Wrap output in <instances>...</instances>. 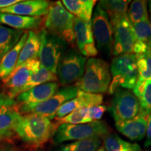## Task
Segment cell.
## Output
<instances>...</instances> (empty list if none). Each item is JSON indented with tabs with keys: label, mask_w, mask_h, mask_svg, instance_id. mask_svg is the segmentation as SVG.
Segmentation results:
<instances>
[{
	"label": "cell",
	"mask_w": 151,
	"mask_h": 151,
	"mask_svg": "<svg viewBox=\"0 0 151 151\" xmlns=\"http://www.w3.org/2000/svg\"><path fill=\"white\" fill-rule=\"evenodd\" d=\"M57 126L50 119L35 113L20 114L15 133L22 141L32 147H39L52 137Z\"/></svg>",
	"instance_id": "1"
},
{
	"label": "cell",
	"mask_w": 151,
	"mask_h": 151,
	"mask_svg": "<svg viewBox=\"0 0 151 151\" xmlns=\"http://www.w3.org/2000/svg\"><path fill=\"white\" fill-rule=\"evenodd\" d=\"M74 19L75 16L66 9L61 1L50 2L45 18V30L50 35L62 39L73 48L76 43Z\"/></svg>",
	"instance_id": "2"
},
{
	"label": "cell",
	"mask_w": 151,
	"mask_h": 151,
	"mask_svg": "<svg viewBox=\"0 0 151 151\" xmlns=\"http://www.w3.org/2000/svg\"><path fill=\"white\" fill-rule=\"evenodd\" d=\"M111 76L109 65L105 60L90 58L86 62L83 75L76 83L81 91L93 94L108 92Z\"/></svg>",
	"instance_id": "3"
},
{
	"label": "cell",
	"mask_w": 151,
	"mask_h": 151,
	"mask_svg": "<svg viewBox=\"0 0 151 151\" xmlns=\"http://www.w3.org/2000/svg\"><path fill=\"white\" fill-rule=\"evenodd\" d=\"M111 81L108 92L113 94L118 88L133 90L137 84L139 73L137 57L134 54H124L116 56L111 62Z\"/></svg>",
	"instance_id": "4"
},
{
	"label": "cell",
	"mask_w": 151,
	"mask_h": 151,
	"mask_svg": "<svg viewBox=\"0 0 151 151\" xmlns=\"http://www.w3.org/2000/svg\"><path fill=\"white\" fill-rule=\"evenodd\" d=\"M110 133L107 124L100 120L78 124H61L57 127L52 139L55 143H62L92 137L104 138Z\"/></svg>",
	"instance_id": "5"
},
{
	"label": "cell",
	"mask_w": 151,
	"mask_h": 151,
	"mask_svg": "<svg viewBox=\"0 0 151 151\" xmlns=\"http://www.w3.org/2000/svg\"><path fill=\"white\" fill-rule=\"evenodd\" d=\"M78 91L75 86H64L46 101L34 104H19L16 107L20 114L35 113L46 117L51 120L55 118L57 111L60 106L76 97Z\"/></svg>",
	"instance_id": "6"
},
{
	"label": "cell",
	"mask_w": 151,
	"mask_h": 151,
	"mask_svg": "<svg viewBox=\"0 0 151 151\" xmlns=\"http://www.w3.org/2000/svg\"><path fill=\"white\" fill-rule=\"evenodd\" d=\"M41 46L39 59L41 66L56 74L60 62L67 50V43L60 38L41 30Z\"/></svg>",
	"instance_id": "7"
},
{
	"label": "cell",
	"mask_w": 151,
	"mask_h": 151,
	"mask_svg": "<svg viewBox=\"0 0 151 151\" xmlns=\"http://www.w3.org/2000/svg\"><path fill=\"white\" fill-rule=\"evenodd\" d=\"M86 58L75 48H69L65 52L57 69V77L60 85L69 86L76 83L83 75Z\"/></svg>",
	"instance_id": "8"
},
{
	"label": "cell",
	"mask_w": 151,
	"mask_h": 151,
	"mask_svg": "<svg viewBox=\"0 0 151 151\" xmlns=\"http://www.w3.org/2000/svg\"><path fill=\"white\" fill-rule=\"evenodd\" d=\"M113 94L109 111L115 122L127 121L137 116L140 110V104L133 92L119 88Z\"/></svg>",
	"instance_id": "9"
},
{
	"label": "cell",
	"mask_w": 151,
	"mask_h": 151,
	"mask_svg": "<svg viewBox=\"0 0 151 151\" xmlns=\"http://www.w3.org/2000/svg\"><path fill=\"white\" fill-rule=\"evenodd\" d=\"M92 15V29L97 50L110 55L113 52V29L109 17L99 4Z\"/></svg>",
	"instance_id": "10"
},
{
	"label": "cell",
	"mask_w": 151,
	"mask_h": 151,
	"mask_svg": "<svg viewBox=\"0 0 151 151\" xmlns=\"http://www.w3.org/2000/svg\"><path fill=\"white\" fill-rule=\"evenodd\" d=\"M138 40L127 15L124 16L113 27V52L114 56L134 54Z\"/></svg>",
	"instance_id": "11"
},
{
	"label": "cell",
	"mask_w": 151,
	"mask_h": 151,
	"mask_svg": "<svg viewBox=\"0 0 151 151\" xmlns=\"http://www.w3.org/2000/svg\"><path fill=\"white\" fill-rule=\"evenodd\" d=\"M73 30L75 43L81 54L86 58H94L97 56L98 50L92 33L91 21H84L75 17Z\"/></svg>",
	"instance_id": "12"
},
{
	"label": "cell",
	"mask_w": 151,
	"mask_h": 151,
	"mask_svg": "<svg viewBox=\"0 0 151 151\" xmlns=\"http://www.w3.org/2000/svg\"><path fill=\"white\" fill-rule=\"evenodd\" d=\"M41 66L39 59H32L15 69L7 78L3 80L5 86L9 89V94L23 87L31 77L39 70Z\"/></svg>",
	"instance_id": "13"
},
{
	"label": "cell",
	"mask_w": 151,
	"mask_h": 151,
	"mask_svg": "<svg viewBox=\"0 0 151 151\" xmlns=\"http://www.w3.org/2000/svg\"><path fill=\"white\" fill-rule=\"evenodd\" d=\"M103 102V96L101 94H93L78 90L76 97L69 100L60 106L57 111L55 119H61L73 111L79 109L90 108L101 105Z\"/></svg>",
	"instance_id": "14"
},
{
	"label": "cell",
	"mask_w": 151,
	"mask_h": 151,
	"mask_svg": "<svg viewBox=\"0 0 151 151\" xmlns=\"http://www.w3.org/2000/svg\"><path fill=\"white\" fill-rule=\"evenodd\" d=\"M148 113L140 109L137 116L132 120L116 122V129L130 140L135 141L142 140L146 133Z\"/></svg>",
	"instance_id": "15"
},
{
	"label": "cell",
	"mask_w": 151,
	"mask_h": 151,
	"mask_svg": "<svg viewBox=\"0 0 151 151\" xmlns=\"http://www.w3.org/2000/svg\"><path fill=\"white\" fill-rule=\"evenodd\" d=\"M50 2L46 0H26L0 9L1 14H9L29 17H41L46 15Z\"/></svg>",
	"instance_id": "16"
},
{
	"label": "cell",
	"mask_w": 151,
	"mask_h": 151,
	"mask_svg": "<svg viewBox=\"0 0 151 151\" xmlns=\"http://www.w3.org/2000/svg\"><path fill=\"white\" fill-rule=\"evenodd\" d=\"M58 82H50L32 88L16 97L19 104H34L46 101L59 90Z\"/></svg>",
	"instance_id": "17"
},
{
	"label": "cell",
	"mask_w": 151,
	"mask_h": 151,
	"mask_svg": "<svg viewBox=\"0 0 151 151\" xmlns=\"http://www.w3.org/2000/svg\"><path fill=\"white\" fill-rule=\"evenodd\" d=\"M20 116L16 106H0V141L10 139L16 134L15 127Z\"/></svg>",
	"instance_id": "18"
},
{
	"label": "cell",
	"mask_w": 151,
	"mask_h": 151,
	"mask_svg": "<svg viewBox=\"0 0 151 151\" xmlns=\"http://www.w3.org/2000/svg\"><path fill=\"white\" fill-rule=\"evenodd\" d=\"M43 22V18L41 17H29L0 13V23L15 29H37L41 27Z\"/></svg>",
	"instance_id": "19"
},
{
	"label": "cell",
	"mask_w": 151,
	"mask_h": 151,
	"mask_svg": "<svg viewBox=\"0 0 151 151\" xmlns=\"http://www.w3.org/2000/svg\"><path fill=\"white\" fill-rule=\"evenodd\" d=\"M27 36V32H24L16 46L3 57L0 62V79L4 80L7 78L15 69L20 51L25 43Z\"/></svg>",
	"instance_id": "20"
},
{
	"label": "cell",
	"mask_w": 151,
	"mask_h": 151,
	"mask_svg": "<svg viewBox=\"0 0 151 151\" xmlns=\"http://www.w3.org/2000/svg\"><path fill=\"white\" fill-rule=\"evenodd\" d=\"M41 46V32L29 31L23 47H22L16 68L18 67L29 60L38 59Z\"/></svg>",
	"instance_id": "21"
},
{
	"label": "cell",
	"mask_w": 151,
	"mask_h": 151,
	"mask_svg": "<svg viewBox=\"0 0 151 151\" xmlns=\"http://www.w3.org/2000/svg\"><path fill=\"white\" fill-rule=\"evenodd\" d=\"M97 1L94 0H63L62 4L70 14L84 21L92 20L93 9Z\"/></svg>",
	"instance_id": "22"
},
{
	"label": "cell",
	"mask_w": 151,
	"mask_h": 151,
	"mask_svg": "<svg viewBox=\"0 0 151 151\" xmlns=\"http://www.w3.org/2000/svg\"><path fill=\"white\" fill-rule=\"evenodd\" d=\"M129 2L130 1L126 0H103L98 4L107 14L113 29L114 26L127 15Z\"/></svg>",
	"instance_id": "23"
},
{
	"label": "cell",
	"mask_w": 151,
	"mask_h": 151,
	"mask_svg": "<svg viewBox=\"0 0 151 151\" xmlns=\"http://www.w3.org/2000/svg\"><path fill=\"white\" fill-rule=\"evenodd\" d=\"M58 81L57 75L55 73L50 72L48 69L41 66L39 70L37 71L35 74H34L29 81L23 87H22L20 89L15 91L13 93L9 94V99H14L16 98L18 94L22 93V92L27 91L32 88L35 87L41 86L42 84L48 83L50 82H57Z\"/></svg>",
	"instance_id": "24"
},
{
	"label": "cell",
	"mask_w": 151,
	"mask_h": 151,
	"mask_svg": "<svg viewBox=\"0 0 151 151\" xmlns=\"http://www.w3.org/2000/svg\"><path fill=\"white\" fill-rule=\"evenodd\" d=\"M23 33L22 30L0 25V62L3 57L16 46Z\"/></svg>",
	"instance_id": "25"
},
{
	"label": "cell",
	"mask_w": 151,
	"mask_h": 151,
	"mask_svg": "<svg viewBox=\"0 0 151 151\" xmlns=\"http://www.w3.org/2000/svg\"><path fill=\"white\" fill-rule=\"evenodd\" d=\"M104 148L106 151H142L139 144L124 141L114 133L104 138Z\"/></svg>",
	"instance_id": "26"
},
{
	"label": "cell",
	"mask_w": 151,
	"mask_h": 151,
	"mask_svg": "<svg viewBox=\"0 0 151 151\" xmlns=\"http://www.w3.org/2000/svg\"><path fill=\"white\" fill-rule=\"evenodd\" d=\"M102 138L92 137L62 144L58 151H97L101 146Z\"/></svg>",
	"instance_id": "27"
},
{
	"label": "cell",
	"mask_w": 151,
	"mask_h": 151,
	"mask_svg": "<svg viewBox=\"0 0 151 151\" xmlns=\"http://www.w3.org/2000/svg\"><path fill=\"white\" fill-rule=\"evenodd\" d=\"M148 1L145 0H136L131 3L127 10V17L132 24L149 20Z\"/></svg>",
	"instance_id": "28"
},
{
	"label": "cell",
	"mask_w": 151,
	"mask_h": 151,
	"mask_svg": "<svg viewBox=\"0 0 151 151\" xmlns=\"http://www.w3.org/2000/svg\"><path fill=\"white\" fill-rule=\"evenodd\" d=\"M92 122L90 116L89 108L79 109L73 111L61 119L56 120V126L61 124H78L89 123Z\"/></svg>",
	"instance_id": "29"
},
{
	"label": "cell",
	"mask_w": 151,
	"mask_h": 151,
	"mask_svg": "<svg viewBox=\"0 0 151 151\" xmlns=\"http://www.w3.org/2000/svg\"><path fill=\"white\" fill-rule=\"evenodd\" d=\"M137 57V65L139 73L137 81L146 82L151 80V49Z\"/></svg>",
	"instance_id": "30"
},
{
	"label": "cell",
	"mask_w": 151,
	"mask_h": 151,
	"mask_svg": "<svg viewBox=\"0 0 151 151\" xmlns=\"http://www.w3.org/2000/svg\"><path fill=\"white\" fill-rule=\"evenodd\" d=\"M134 32L137 40L149 44L151 40V21L150 20L141 21L132 24Z\"/></svg>",
	"instance_id": "31"
},
{
	"label": "cell",
	"mask_w": 151,
	"mask_h": 151,
	"mask_svg": "<svg viewBox=\"0 0 151 151\" xmlns=\"http://www.w3.org/2000/svg\"><path fill=\"white\" fill-rule=\"evenodd\" d=\"M137 98L140 109L147 113H151V80L145 83L140 95Z\"/></svg>",
	"instance_id": "32"
},
{
	"label": "cell",
	"mask_w": 151,
	"mask_h": 151,
	"mask_svg": "<svg viewBox=\"0 0 151 151\" xmlns=\"http://www.w3.org/2000/svg\"><path fill=\"white\" fill-rule=\"evenodd\" d=\"M107 107L104 105H98L90 107L89 113L91 120L93 121H98L102 118L104 113L107 110Z\"/></svg>",
	"instance_id": "33"
},
{
	"label": "cell",
	"mask_w": 151,
	"mask_h": 151,
	"mask_svg": "<svg viewBox=\"0 0 151 151\" xmlns=\"http://www.w3.org/2000/svg\"><path fill=\"white\" fill-rule=\"evenodd\" d=\"M146 139L144 143L145 148L151 146V113L147 115V128H146Z\"/></svg>",
	"instance_id": "34"
},
{
	"label": "cell",
	"mask_w": 151,
	"mask_h": 151,
	"mask_svg": "<svg viewBox=\"0 0 151 151\" xmlns=\"http://www.w3.org/2000/svg\"><path fill=\"white\" fill-rule=\"evenodd\" d=\"M20 1V0H0V9H3Z\"/></svg>",
	"instance_id": "35"
},
{
	"label": "cell",
	"mask_w": 151,
	"mask_h": 151,
	"mask_svg": "<svg viewBox=\"0 0 151 151\" xmlns=\"http://www.w3.org/2000/svg\"><path fill=\"white\" fill-rule=\"evenodd\" d=\"M0 151H22L19 149L11 146H0Z\"/></svg>",
	"instance_id": "36"
},
{
	"label": "cell",
	"mask_w": 151,
	"mask_h": 151,
	"mask_svg": "<svg viewBox=\"0 0 151 151\" xmlns=\"http://www.w3.org/2000/svg\"><path fill=\"white\" fill-rule=\"evenodd\" d=\"M148 9H149V14H150V21H151V1H148Z\"/></svg>",
	"instance_id": "37"
},
{
	"label": "cell",
	"mask_w": 151,
	"mask_h": 151,
	"mask_svg": "<svg viewBox=\"0 0 151 151\" xmlns=\"http://www.w3.org/2000/svg\"><path fill=\"white\" fill-rule=\"evenodd\" d=\"M97 151H106V150H105V149L104 148V147H102V148L101 147V148H100L99 149H98Z\"/></svg>",
	"instance_id": "38"
},
{
	"label": "cell",
	"mask_w": 151,
	"mask_h": 151,
	"mask_svg": "<svg viewBox=\"0 0 151 151\" xmlns=\"http://www.w3.org/2000/svg\"><path fill=\"white\" fill-rule=\"evenodd\" d=\"M149 46H150V48L151 49V40L150 41V42H149Z\"/></svg>",
	"instance_id": "39"
},
{
	"label": "cell",
	"mask_w": 151,
	"mask_h": 151,
	"mask_svg": "<svg viewBox=\"0 0 151 151\" xmlns=\"http://www.w3.org/2000/svg\"><path fill=\"white\" fill-rule=\"evenodd\" d=\"M146 151H151V148L148 149V150H146Z\"/></svg>",
	"instance_id": "40"
},
{
	"label": "cell",
	"mask_w": 151,
	"mask_h": 151,
	"mask_svg": "<svg viewBox=\"0 0 151 151\" xmlns=\"http://www.w3.org/2000/svg\"><path fill=\"white\" fill-rule=\"evenodd\" d=\"M38 151H42V150H38Z\"/></svg>",
	"instance_id": "41"
}]
</instances>
